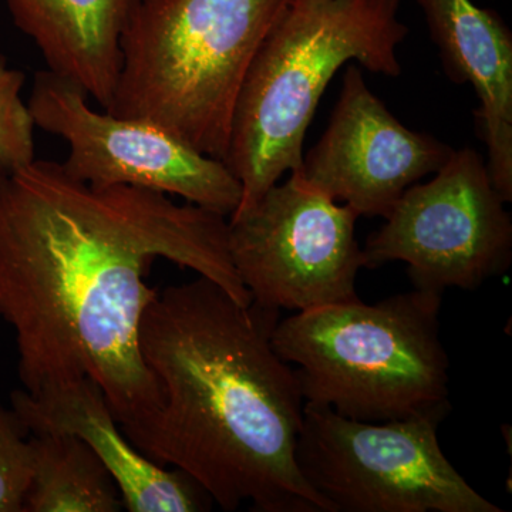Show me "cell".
<instances>
[{"label": "cell", "instance_id": "1", "mask_svg": "<svg viewBox=\"0 0 512 512\" xmlns=\"http://www.w3.org/2000/svg\"><path fill=\"white\" fill-rule=\"evenodd\" d=\"M228 217L170 195L93 187L62 163L0 168V318L12 328L26 392L90 377L124 433L160 406L140 350L156 259L252 302L228 247Z\"/></svg>", "mask_w": 512, "mask_h": 512}, {"label": "cell", "instance_id": "2", "mask_svg": "<svg viewBox=\"0 0 512 512\" xmlns=\"http://www.w3.org/2000/svg\"><path fill=\"white\" fill-rule=\"evenodd\" d=\"M279 319L205 276L157 292L140 350L160 406L126 436L194 478L222 510L332 512L296 464L305 400L272 345Z\"/></svg>", "mask_w": 512, "mask_h": 512}, {"label": "cell", "instance_id": "3", "mask_svg": "<svg viewBox=\"0 0 512 512\" xmlns=\"http://www.w3.org/2000/svg\"><path fill=\"white\" fill-rule=\"evenodd\" d=\"M402 0H289L249 66L232 116L224 163L242 188L232 215L301 168L303 140L320 97L343 64L402 73Z\"/></svg>", "mask_w": 512, "mask_h": 512}, {"label": "cell", "instance_id": "4", "mask_svg": "<svg viewBox=\"0 0 512 512\" xmlns=\"http://www.w3.org/2000/svg\"><path fill=\"white\" fill-rule=\"evenodd\" d=\"M289 0H136L109 107L224 161L239 90Z\"/></svg>", "mask_w": 512, "mask_h": 512}, {"label": "cell", "instance_id": "5", "mask_svg": "<svg viewBox=\"0 0 512 512\" xmlns=\"http://www.w3.org/2000/svg\"><path fill=\"white\" fill-rule=\"evenodd\" d=\"M441 293H397L293 313L272 333L275 352L295 366L305 403L346 419H407L451 406L450 359L440 335Z\"/></svg>", "mask_w": 512, "mask_h": 512}, {"label": "cell", "instance_id": "6", "mask_svg": "<svg viewBox=\"0 0 512 512\" xmlns=\"http://www.w3.org/2000/svg\"><path fill=\"white\" fill-rule=\"evenodd\" d=\"M450 412L370 423L305 403L296 464L332 512H503L441 450Z\"/></svg>", "mask_w": 512, "mask_h": 512}, {"label": "cell", "instance_id": "7", "mask_svg": "<svg viewBox=\"0 0 512 512\" xmlns=\"http://www.w3.org/2000/svg\"><path fill=\"white\" fill-rule=\"evenodd\" d=\"M426 184L404 191L362 248L363 268L404 262L414 289L477 291L512 261V218L487 164L454 150Z\"/></svg>", "mask_w": 512, "mask_h": 512}, {"label": "cell", "instance_id": "8", "mask_svg": "<svg viewBox=\"0 0 512 512\" xmlns=\"http://www.w3.org/2000/svg\"><path fill=\"white\" fill-rule=\"evenodd\" d=\"M357 218L296 173L229 217V255L252 302L302 312L359 299Z\"/></svg>", "mask_w": 512, "mask_h": 512}, {"label": "cell", "instance_id": "9", "mask_svg": "<svg viewBox=\"0 0 512 512\" xmlns=\"http://www.w3.org/2000/svg\"><path fill=\"white\" fill-rule=\"evenodd\" d=\"M82 87L59 74H35L29 110L35 126L63 138L64 170L93 187L144 188L229 215L242 188L224 161L198 153L151 121L114 116L87 103Z\"/></svg>", "mask_w": 512, "mask_h": 512}, {"label": "cell", "instance_id": "10", "mask_svg": "<svg viewBox=\"0 0 512 512\" xmlns=\"http://www.w3.org/2000/svg\"><path fill=\"white\" fill-rule=\"evenodd\" d=\"M453 151L403 126L367 87L360 69L349 66L328 130L296 174L359 217L386 218L404 191L437 173Z\"/></svg>", "mask_w": 512, "mask_h": 512}, {"label": "cell", "instance_id": "11", "mask_svg": "<svg viewBox=\"0 0 512 512\" xmlns=\"http://www.w3.org/2000/svg\"><path fill=\"white\" fill-rule=\"evenodd\" d=\"M10 407L30 434H72L83 440L113 477L130 512H202L214 504L194 478L178 468L167 470L128 440L90 377L36 393L15 390Z\"/></svg>", "mask_w": 512, "mask_h": 512}, {"label": "cell", "instance_id": "12", "mask_svg": "<svg viewBox=\"0 0 512 512\" xmlns=\"http://www.w3.org/2000/svg\"><path fill=\"white\" fill-rule=\"evenodd\" d=\"M446 72L478 97L488 173L498 194L512 201V33L494 10L473 0H419Z\"/></svg>", "mask_w": 512, "mask_h": 512}, {"label": "cell", "instance_id": "13", "mask_svg": "<svg viewBox=\"0 0 512 512\" xmlns=\"http://www.w3.org/2000/svg\"><path fill=\"white\" fill-rule=\"evenodd\" d=\"M16 28L50 72L109 110L123 64L121 37L136 0H6Z\"/></svg>", "mask_w": 512, "mask_h": 512}, {"label": "cell", "instance_id": "14", "mask_svg": "<svg viewBox=\"0 0 512 512\" xmlns=\"http://www.w3.org/2000/svg\"><path fill=\"white\" fill-rule=\"evenodd\" d=\"M33 464L23 512H119L117 484L92 448L72 434H30Z\"/></svg>", "mask_w": 512, "mask_h": 512}, {"label": "cell", "instance_id": "15", "mask_svg": "<svg viewBox=\"0 0 512 512\" xmlns=\"http://www.w3.org/2000/svg\"><path fill=\"white\" fill-rule=\"evenodd\" d=\"M25 73L9 67L0 53V168L15 170L36 158L35 121L28 104L23 103Z\"/></svg>", "mask_w": 512, "mask_h": 512}, {"label": "cell", "instance_id": "16", "mask_svg": "<svg viewBox=\"0 0 512 512\" xmlns=\"http://www.w3.org/2000/svg\"><path fill=\"white\" fill-rule=\"evenodd\" d=\"M32 464L28 429L12 407L0 403V512H23Z\"/></svg>", "mask_w": 512, "mask_h": 512}]
</instances>
